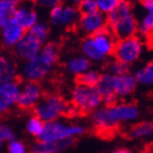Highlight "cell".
I'll return each mask as SVG.
<instances>
[{"mask_svg": "<svg viewBox=\"0 0 153 153\" xmlns=\"http://www.w3.org/2000/svg\"><path fill=\"white\" fill-rule=\"evenodd\" d=\"M90 62L84 56H74L70 58L66 64V69L70 74L76 76H79L83 72L90 69Z\"/></svg>", "mask_w": 153, "mask_h": 153, "instance_id": "20", "label": "cell"}, {"mask_svg": "<svg viewBox=\"0 0 153 153\" xmlns=\"http://www.w3.org/2000/svg\"><path fill=\"white\" fill-rule=\"evenodd\" d=\"M20 83L16 80L0 83V116L6 114L16 104Z\"/></svg>", "mask_w": 153, "mask_h": 153, "instance_id": "13", "label": "cell"}, {"mask_svg": "<svg viewBox=\"0 0 153 153\" xmlns=\"http://www.w3.org/2000/svg\"><path fill=\"white\" fill-rule=\"evenodd\" d=\"M80 14H90L97 11V7L94 0H82L76 7Z\"/></svg>", "mask_w": 153, "mask_h": 153, "instance_id": "30", "label": "cell"}, {"mask_svg": "<svg viewBox=\"0 0 153 153\" xmlns=\"http://www.w3.org/2000/svg\"><path fill=\"white\" fill-rule=\"evenodd\" d=\"M42 47H43V44L41 42L37 41L30 33H27L14 46V53L16 57L20 58L21 60L29 61L39 54Z\"/></svg>", "mask_w": 153, "mask_h": 153, "instance_id": "14", "label": "cell"}, {"mask_svg": "<svg viewBox=\"0 0 153 153\" xmlns=\"http://www.w3.org/2000/svg\"><path fill=\"white\" fill-rule=\"evenodd\" d=\"M12 18L22 26L25 31H29L37 21V13L32 7L21 4L12 13Z\"/></svg>", "mask_w": 153, "mask_h": 153, "instance_id": "17", "label": "cell"}, {"mask_svg": "<svg viewBox=\"0 0 153 153\" xmlns=\"http://www.w3.org/2000/svg\"><path fill=\"white\" fill-rule=\"evenodd\" d=\"M42 97H43V90L41 84L38 82L27 81L22 86H20V92L16 105L23 111L34 109Z\"/></svg>", "mask_w": 153, "mask_h": 153, "instance_id": "9", "label": "cell"}, {"mask_svg": "<svg viewBox=\"0 0 153 153\" xmlns=\"http://www.w3.org/2000/svg\"><path fill=\"white\" fill-rule=\"evenodd\" d=\"M0 139L3 142H9V141L16 139V134H14L12 128L6 124L0 125Z\"/></svg>", "mask_w": 153, "mask_h": 153, "instance_id": "31", "label": "cell"}, {"mask_svg": "<svg viewBox=\"0 0 153 153\" xmlns=\"http://www.w3.org/2000/svg\"><path fill=\"white\" fill-rule=\"evenodd\" d=\"M74 140H67L64 142H45V141L37 140L33 144L29 153H60L66 150L67 148L72 146Z\"/></svg>", "mask_w": 153, "mask_h": 153, "instance_id": "18", "label": "cell"}, {"mask_svg": "<svg viewBox=\"0 0 153 153\" xmlns=\"http://www.w3.org/2000/svg\"><path fill=\"white\" fill-rule=\"evenodd\" d=\"M114 76L113 74H108V72H104L101 74V78L97 83V85L95 86L96 90L99 91L101 96L106 97V96L115 95L114 93Z\"/></svg>", "mask_w": 153, "mask_h": 153, "instance_id": "21", "label": "cell"}, {"mask_svg": "<svg viewBox=\"0 0 153 153\" xmlns=\"http://www.w3.org/2000/svg\"><path fill=\"white\" fill-rule=\"evenodd\" d=\"M106 72L113 74V76H123L129 72V66L123 64L117 59L109 60L106 65Z\"/></svg>", "mask_w": 153, "mask_h": 153, "instance_id": "27", "label": "cell"}, {"mask_svg": "<svg viewBox=\"0 0 153 153\" xmlns=\"http://www.w3.org/2000/svg\"><path fill=\"white\" fill-rule=\"evenodd\" d=\"M134 74L138 84L153 86V60L146 64L143 67L139 68Z\"/></svg>", "mask_w": 153, "mask_h": 153, "instance_id": "23", "label": "cell"}, {"mask_svg": "<svg viewBox=\"0 0 153 153\" xmlns=\"http://www.w3.org/2000/svg\"><path fill=\"white\" fill-rule=\"evenodd\" d=\"M153 136V123L152 121H143L140 124L134 125L130 128L128 132V137L130 139H141Z\"/></svg>", "mask_w": 153, "mask_h": 153, "instance_id": "22", "label": "cell"}, {"mask_svg": "<svg viewBox=\"0 0 153 153\" xmlns=\"http://www.w3.org/2000/svg\"><path fill=\"white\" fill-rule=\"evenodd\" d=\"M106 26L116 39H121L138 33V18L132 0H120L116 8L106 16Z\"/></svg>", "mask_w": 153, "mask_h": 153, "instance_id": "2", "label": "cell"}, {"mask_svg": "<svg viewBox=\"0 0 153 153\" xmlns=\"http://www.w3.org/2000/svg\"><path fill=\"white\" fill-rule=\"evenodd\" d=\"M29 33L32 36H34L37 41L41 42L42 44H44V42L46 41L48 37L49 29H48V25L46 23L37 22L29 30Z\"/></svg>", "mask_w": 153, "mask_h": 153, "instance_id": "26", "label": "cell"}, {"mask_svg": "<svg viewBox=\"0 0 153 153\" xmlns=\"http://www.w3.org/2000/svg\"><path fill=\"white\" fill-rule=\"evenodd\" d=\"M138 82L134 74L128 72L123 76H114V93L117 99H124L136 91Z\"/></svg>", "mask_w": 153, "mask_h": 153, "instance_id": "16", "label": "cell"}, {"mask_svg": "<svg viewBox=\"0 0 153 153\" xmlns=\"http://www.w3.org/2000/svg\"><path fill=\"white\" fill-rule=\"evenodd\" d=\"M2 3L11 11V13H13V11L18 8L19 6H21L22 0H1Z\"/></svg>", "mask_w": 153, "mask_h": 153, "instance_id": "34", "label": "cell"}, {"mask_svg": "<svg viewBox=\"0 0 153 153\" xmlns=\"http://www.w3.org/2000/svg\"><path fill=\"white\" fill-rule=\"evenodd\" d=\"M82 0H70V2H71V6H74V7H78L80 4V2H81Z\"/></svg>", "mask_w": 153, "mask_h": 153, "instance_id": "36", "label": "cell"}, {"mask_svg": "<svg viewBox=\"0 0 153 153\" xmlns=\"http://www.w3.org/2000/svg\"><path fill=\"white\" fill-rule=\"evenodd\" d=\"M18 69L14 61L3 54H0V83L16 80Z\"/></svg>", "mask_w": 153, "mask_h": 153, "instance_id": "19", "label": "cell"}, {"mask_svg": "<svg viewBox=\"0 0 153 153\" xmlns=\"http://www.w3.org/2000/svg\"><path fill=\"white\" fill-rule=\"evenodd\" d=\"M140 115L134 103H116L111 106H101L92 113V123L100 134H113L124 123L136 120Z\"/></svg>", "mask_w": 153, "mask_h": 153, "instance_id": "1", "label": "cell"}, {"mask_svg": "<svg viewBox=\"0 0 153 153\" xmlns=\"http://www.w3.org/2000/svg\"><path fill=\"white\" fill-rule=\"evenodd\" d=\"M59 57V47L56 43H48L42 47L37 56L25 61L22 76L26 81L38 82L51 74Z\"/></svg>", "mask_w": 153, "mask_h": 153, "instance_id": "3", "label": "cell"}, {"mask_svg": "<svg viewBox=\"0 0 153 153\" xmlns=\"http://www.w3.org/2000/svg\"><path fill=\"white\" fill-rule=\"evenodd\" d=\"M38 6L43 7V8H48V9H53L54 7L60 4L61 0H36Z\"/></svg>", "mask_w": 153, "mask_h": 153, "instance_id": "33", "label": "cell"}, {"mask_svg": "<svg viewBox=\"0 0 153 153\" xmlns=\"http://www.w3.org/2000/svg\"><path fill=\"white\" fill-rule=\"evenodd\" d=\"M143 12L138 20V35L142 38L153 36V0H141Z\"/></svg>", "mask_w": 153, "mask_h": 153, "instance_id": "15", "label": "cell"}, {"mask_svg": "<svg viewBox=\"0 0 153 153\" xmlns=\"http://www.w3.org/2000/svg\"><path fill=\"white\" fill-rule=\"evenodd\" d=\"M85 128L78 124H68L60 119L45 123L44 129L37 140L45 142H64L67 140H74L76 137L82 136Z\"/></svg>", "mask_w": 153, "mask_h": 153, "instance_id": "6", "label": "cell"}, {"mask_svg": "<svg viewBox=\"0 0 153 153\" xmlns=\"http://www.w3.org/2000/svg\"><path fill=\"white\" fill-rule=\"evenodd\" d=\"M101 78V74L95 69H89L79 76H76V83L82 84V85L90 86V88H95Z\"/></svg>", "mask_w": 153, "mask_h": 153, "instance_id": "24", "label": "cell"}, {"mask_svg": "<svg viewBox=\"0 0 153 153\" xmlns=\"http://www.w3.org/2000/svg\"><path fill=\"white\" fill-rule=\"evenodd\" d=\"M117 39L107 27L92 36L86 37L82 42V56L90 62H104L114 54Z\"/></svg>", "mask_w": 153, "mask_h": 153, "instance_id": "4", "label": "cell"}, {"mask_svg": "<svg viewBox=\"0 0 153 153\" xmlns=\"http://www.w3.org/2000/svg\"><path fill=\"white\" fill-rule=\"evenodd\" d=\"M94 1L97 7V11L103 13L104 16H107L116 8L120 0H94Z\"/></svg>", "mask_w": 153, "mask_h": 153, "instance_id": "28", "label": "cell"}, {"mask_svg": "<svg viewBox=\"0 0 153 153\" xmlns=\"http://www.w3.org/2000/svg\"><path fill=\"white\" fill-rule=\"evenodd\" d=\"M7 151L8 153H29L26 144L18 139H13L7 142Z\"/></svg>", "mask_w": 153, "mask_h": 153, "instance_id": "29", "label": "cell"}, {"mask_svg": "<svg viewBox=\"0 0 153 153\" xmlns=\"http://www.w3.org/2000/svg\"><path fill=\"white\" fill-rule=\"evenodd\" d=\"M146 49V42L140 35H132L117 39L114 49L115 59L130 67L141 58Z\"/></svg>", "mask_w": 153, "mask_h": 153, "instance_id": "7", "label": "cell"}, {"mask_svg": "<svg viewBox=\"0 0 153 153\" xmlns=\"http://www.w3.org/2000/svg\"><path fill=\"white\" fill-rule=\"evenodd\" d=\"M78 30L86 37L92 36L97 32L104 30L106 26V16L96 11L90 14H80L76 22Z\"/></svg>", "mask_w": 153, "mask_h": 153, "instance_id": "11", "label": "cell"}, {"mask_svg": "<svg viewBox=\"0 0 153 153\" xmlns=\"http://www.w3.org/2000/svg\"><path fill=\"white\" fill-rule=\"evenodd\" d=\"M102 104V96L96 88H90L76 83L71 91V105L76 113H93L101 107Z\"/></svg>", "mask_w": 153, "mask_h": 153, "instance_id": "8", "label": "cell"}, {"mask_svg": "<svg viewBox=\"0 0 153 153\" xmlns=\"http://www.w3.org/2000/svg\"><path fill=\"white\" fill-rule=\"evenodd\" d=\"M33 111H34V115L44 123L58 120L62 116L71 115V113L76 112L72 105L68 104L64 100V97H61L58 94L43 95L42 100Z\"/></svg>", "mask_w": 153, "mask_h": 153, "instance_id": "5", "label": "cell"}, {"mask_svg": "<svg viewBox=\"0 0 153 153\" xmlns=\"http://www.w3.org/2000/svg\"><path fill=\"white\" fill-rule=\"evenodd\" d=\"M26 31L13 19L12 16L0 29V39L4 47L14 48L18 43L26 34Z\"/></svg>", "mask_w": 153, "mask_h": 153, "instance_id": "12", "label": "cell"}, {"mask_svg": "<svg viewBox=\"0 0 153 153\" xmlns=\"http://www.w3.org/2000/svg\"><path fill=\"white\" fill-rule=\"evenodd\" d=\"M79 16L80 13L76 7L71 4L64 6L61 3L51 9V13H49L51 24L56 26H64V27L76 24Z\"/></svg>", "mask_w": 153, "mask_h": 153, "instance_id": "10", "label": "cell"}, {"mask_svg": "<svg viewBox=\"0 0 153 153\" xmlns=\"http://www.w3.org/2000/svg\"><path fill=\"white\" fill-rule=\"evenodd\" d=\"M114 153H131V151L128 150V149H125V148H121V149H118V150H116Z\"/></svg>", "mask_w": 153, "mask_h": 153, "instance_id": "35", "label": "cell"}, {"mask_svg": "<svg viewBox=\"0 0 153 153\" xmlns=\"http://www.w3.org/2000/svg\"><path fill=\"white\" fill-rule=\"evenodd\" d=\"M44 125H45L44 121L42 120V119H39L37 116L33 115V116H31V117L27 119V121H26L25 129H26V131H27V134H31L32 137L37 138L38 139V137L41 136L42 131L44 129Z\"/></svg>", "mask_w": 153, "mask_h": 153, "instance_id": "25", "label": "cell"}, {"mask_svg": "<svg viewBox=\"0 0 153 153\" xmlns=\"http://www.w3.org/2000/svg\"><path fill=\"white\" fill-rule=\"evenodd\" d=\"M12 16V13L4 4L2 3V1L0 0V29L2 27L8 20Z\"/></svg>", "mask_w": 153, "mask_h": 153, "instance_id": "32", "label": "cell"}, {"mask_svg": "<svg viewBox=\"0 0 153 153\" xmlns=\"http://www.w3.org/2000/svg\"><path fill=\"white\" fill-rule=\"evenodd\" d=\"M3 143H4V142H3V141L1 140V139H0V152H1V150H2V148H3Z\"/></svg>", "mask_w": 153, "mask_h": 153, "instance_id": "37", "label": "cell"}]
</instances>
